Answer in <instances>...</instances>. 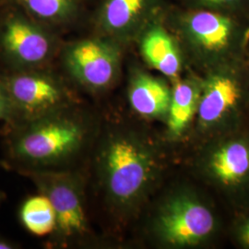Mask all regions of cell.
<instances>
[{
  "label": "cell",
  "mask_w": 249,
  "mask_h": 249,
  "mask_svg": "<svg viewBox=\"0 0 249 249\" xmlns=\"http://www.w3.org/2000/svg\"><path fill=\"white\" fill-rule=\"evenodd\" d=\"M8 125V158L17 171L63 170L88 136L87 125L72 107Z\"/></svg>",
  "instance_id": "1"
},
{
  "label": "cell",
  "mask_w": 249,
  "mask_h": 249,
  "mask_svg": "<svg viewBox=\"0 0 249 249\" xmlns=\"http://www.w3.org/2000/svg\"><path fill=\"white\" fill-rule=\"evenodd\" d=\"M151 150L132 135L108 134L100 146V179L109 200L124 208L141 198L155 172Z\"/></svg>",
  "instance_id": "2"
},
{
  "label": "cell",
  "mask_w": 249,
  "mask_h": 249,
  "mask_svg": "<svg viewBox=\"0 0 249 249\" xmlns=\"http://www.w3.org/2000/svg\"><path fill=\"white\" fill-rule=\"evenodd\" d=\"M249 102V69L244 58L223 63L201 88L198 122L209 129L234 131Z\"/></svg>",
  "instance_id": "3"
},
{
  "label": "cell",
  "mask_w": 249,
  "mask_h": 249,
  "mask_svg": "<svg viewBox=\"0 0 249 249\" xmlns=\"http://www.w3.org/2000/svg\"><path fill=\"white\" fill-rule=\"evenodd\" d=\"M49 198L56 216L53 240L65 245L88 232L80 178L66 170L18 171Z\"/></svg>",
  "instance_id": "4"
},
{
  "label": "cell",
  "mask_w": 249,
  "mask_h": 249,
  "mask_svg": "<svg viewBox=\"0 0 249 249\" xmlns=\"http://www.w3.org/2000/svg\"><path fill=\"white\" fill-rule=\"evenodd\" d=\"M4 84L14 112L11 123L31 120L73 105L71 95L62 82L44 72H20Z\"/></svg>",
  "instance_id": "5"
},
{
  "label": "cell",
  "mask_w": 249,
  "mask_h": 249,
  "mask_svg": "<svg viewBox=\"0 0 249 249\" xmlns=\"http://www.w3.org/2000/svg\"><path fill=\"white\" fill-rule=\"evenodd\" d=\"M217 221L212 210L196 197L179 195L160 210L156 231L161 240L173 247H191L210 238Z\"/></svg>",
  "instance_id": "6"
},
{
  "label": "cell",
  "mask_w": 249,
  "mask_h": 249,
  "mask_svg": "<svg viewBox=\"0 0 249 249\" xmlns=\"http://www.w3.org/2000/svg\"><path fill=\"white\" fill-rule=\"evenodd\" d=\"M187 29L198 47L222 62L243 57L248 29L233 14L199 11L188 18Z\"/></svg>",
  "instance_id": "7"
},
{
  "label": "cell",
  "mask_w": 249,
  "mask_h": 249,
  "mask_svg": "<svg viewBox=\"0 0 249 249\" xmlns=\"http://www.w3.org/2000/svg\"><path fill=\"white\" fill-rule=\"evenodd\" d=\"M118 51L114 45L97 39H88L70 45L64 63L72 77L88 89H107L116 78Z\"/></svg>",
  "instance_id": "8"
},
{
  "label": "cell",
  "mask_w": 249,
  "mask_h": 249,
  "mask_svg": "<svg viewBox=\"0 0 249 249\" xmlns=\"http://www.w3.org/2000/svg\"><path fill=\"white\" fill-rule=\"evenodd\" d=\"M209 177L223 189L239 193L249 188V134L231 131L209 153Z\"/></svg>",
  "instance_id": "9"
},
{
  "label": "cell",
  "mask_w": 249,
  "mask_h": 249,
  "mask_svg": "<svg viewBox=\"0 0 249 249\" xmlns=\"http://www.w3.org/2000/svg\"><path fill=\"white\" fill-rule=\"evenodd\" d=\"M0 44L5 55L20 67L43 65L53 54L52 38L23 18L9 19L2 31Z\"/></svg>",
  "instance_id": "10"
},
{
  "label": "cell",
  "mask_w": 249,
  "mask_h": 249,
  "mask_svg": "<svg viewBox=\"0 0 249 249\" xmlns=\"http://www.w3.org/2000/svg\"><path fill=\"white\" fill-rule=\"evenodd\" d=\"M172 90L161 80L147 74H139L131 82L128 98L130 106L141 116H167Z\"/></svg>",
  "instance_id": "11"
},
{
  "label": "cell",
  "mask_w": 249,
  "mask_h": 249,
  "mask_svg": "<svg viewBox=\"0 0 249 249\" xmlns=\"http://www.w3.org/2000/svg\"><path fill=\"white\" fill-rule=\"evenodd\" d=\"M142 52L147 62L163 75L174 78L181 70V57L171 36L160 28H154L143 38Z\"/></svg>",
  "instance_id": "12"
},
{
  "label": "cell",
  "mask_w": 249,
  "mask_h": 249,
  "mask_svg": "<svg viewBox=\"0 0 249 249\" xmlns=\"http://www.w3.org/2000/svg\"><path fill=\"white\" fill-rule=\"evenodd\" d=\"M200 90L190 80L178 82L172 89L167 114V125L172 136L178 137L183 133L196 114Z\"/></svg>",
  "instance_id": "13"
},
{
  "label": "cell",
  "mask_w": 249,
  "mask_h": 249,
  "mask_svg": "<svg viewBox=\"0 0 249 249\" xmlns=\"http://www.w3.org/2000/svg\"><path fill=\"white\" fill-rule=\"evenodd\" d=\"M19 220L27 231L36 236L52 235L56 227V216L53 205L47 196H30L19 209Z\"/></svg>",
  "instance_id": "14"
},
{
  "label": "cell",
  "mask_w": 249,
  "mask_h": 249,
  "mask_svg": "<svg viewBox=\"0 0 249 249\" xmlns=\"http://www.w3.org/2000/svg\"><path fill=\"white\" fill-rule=\"evenodd\" d=\"M147 0H107L102 14L107 31L118 33L129 26L142 12Z\"/></svg>",
  "instance_id": "15"
},
{
  "label": "cell",
  "mask_w": 249,
  "mask_h": 249,
  "mask_svg": "<svg viewBox=\"0 0 249 249\" xmlns=\"http://www.w3.org/2000/svg\"><path fill=\"white\" fill-rule=\"evenodd\" d=\"M33 14L44 19H59L71 9V0H22Z\"/></svg>",
  "instance_id": "16"
},
{
  "label": "cell",
  "mask_w": 249,
  "mask_h": 249,
  "mask_svg": "<svg viewBox=\"0 0 249 249\" xmlns=\"http://www.w3.org/2000/svg\"><path fill=\"white\" fill-rule=\"evenodd\" d=\"M14 119V112L9 92L4 83L0 82V121L11 123Z\"/></svg>",
  "instance_id": "17"
},
{
  "label": "cell",
  "mask_w": 249,
  "mask_h": 249,
  "mask_svg": "<svg viewBox=\"0 0 249 249\" xmlns=\"http://www.w3.org/2000/svg\"><path fill=\"white\" fill-rule=\"evenodd\" d=\"M234 237L241 248L249 249V211L236 224Z\"/></svg>",
  "instance_id": "18"
},
{
  "label": "cell",
  "mask_w": 249,
  "mask_h": 249,
  "mask_svg": "<svg viewBox=\"0 0 249 249\" xmlns=\"http://www.w3.org/2000/svg\"><path fill=\"white\" fill-rule=\"evenodd\" d=\"M214 6L223 7L229 9L231 13L234 11H242L249 7V0H201Z\"/></svg>",
  "instance_id": "19"
},
{
  "label": "cell",
  "mask_w": 249,
  "mask_h": 249,
  "mask_svg": "<svg viewBox=\"0 0 249 249\" xmlns=\"http://www.w3.org/2000/svg\"><path fill=\"white\" fill-rule=\"evenodd\" d=\"M16 248L17 247H16L15 243L0 236V249H14Z\"/></svg>",
  "instance_id": "20"
},
{
  "label": "cell",
  "mask_w": 249,
  "mask_h": 249,
  "mask_svg": "<svg viewBox=\"0 0 249 249\" xmlns=\"http://www.w3.org/2000/svg\"><path fill=\"white\" fill-rule=\"evenodd\" d=\"M0 199H1V194H0Z\"/></svg>",
  "instance_id": "21"
}]
</instances>
